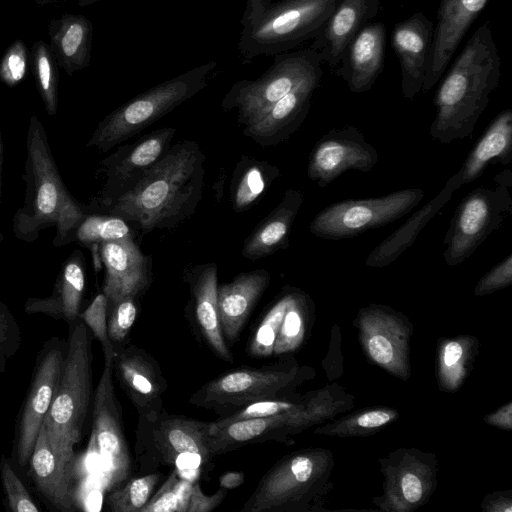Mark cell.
Wrapping results in <instances>:
<instances>
[{
  "label": "cell",
  "instance_id": "obj_1",
  "mask_svg": "<svg viewBox=\"0 0 512 512\" xmlns=\"http://www.w3.org/2000/svg\"><path fill=\"white\" fill-rule=\"evenodd\" d=\"M204 160L194 141L177 143L124 191L95 199L91 206L132 222L142 234L172 228L194 212L201 198Z\"/></svg>",
  "mask_w": 512,
  "mask_h": 512
},
{
  "label": "cell",
  "instance_id": "obj_2",
  "mask_svg": "<svg viewBox=\"0 0 512 512\" xmlns=\"http://www.w3.org/2000/svg\"><path fill=\"white\" fill-rule=\"evenodd\" d=\"M501 60L489 22L472 34L439 85L430 134L447 144L469 138L500 79Z\"/></svg>",
  "mask_w": 512,
  "mask_h": 512
},
{
  "label": "cell",
  "instance_id": "obj_3",
  "mask_svg": "<svg viewBox=\"0 0 512 512\" xmlns=\"http://www.w3.org/2000/svg\"><path fill=\"white\" fill-rule=\"evenodd\" d=\"M92 333L81 318L69 325L60 379L44 418L50 443L60 458L75 461L93 404Z\"/></svg>",
  "mask_w": 512,
  "mask_h": 512
},
{
  "label": "cell",
  "instance_id": "obj_4",
  "mask_svg": "<svg viewBox=\"0 0 512 512\" xmlns=\"http://www.w3.org/2000/svg\"><path fill=\"white\" fill-rule=\"evenodd\" d=\"M212 422L158 412L138 416L135 457L145 474L159 466H172L179 474L195 475L214 458L211 450Z\"/></svg>",
  "mask_w": 512,
  "mask_h": 512
},
{
  "label": "cell",
  "instance_id": "obj_5",
  "mask_svg": "<svg viewBox=\"0 0 512 512\" xmlns=\"http://www.w3.org/2000/svg\"><path fill=\"white\" fill-rule=\"evenodd\" d=\"M338 0H282L246 9L239 51L244 59L277 55L313 39Z\"/></svg>",
  "mask_w": 512,
  "mask_h": 512
},
{
  "label": "cell",
  "instance_id": "obj_6",
  "mask_svg": "<svg viewBox=\"0 0 512 512\" xmlns=\"http://www.w3.org/2000/svg\"><path fill=\"white\" fill-rule=\"evenodd\" d=\"M24 201L12 221L14 236L32 243L40 232L55 226L65 199L70 194L53 158L46 131L36 115L29 120L26 136Z\"/></svg>",
  "mask_w": 512,
  "mask_h": 512
},
{
  "label": "cell",
  "instance_id": "obj_7",
  "mask_svg": "<svg viewBox=\"0 0 512 512\" xmlns=\"http://www.w3.org/2000/svg\"><path fill=\"white\" fill-rule=\"evenodd\" d=\"M215 67L202 64L132 98L98 124L86 146L107 152L128 140L204 89Z\"/></svg>",
  "mask_w": 512,
  "mask_h": 512
},
{
  "label": "cell",
  "instance_id": "obj_8",
  "mask_svg": "<svg viewBox=\"0 0 512 512\" xmlns=\"http://www.w3.org/2000/svg\"><path fill=\"white\" fill-rule=\"evenodd\" d=\"M511 188L508 168L494 176L492 185L477 187L461 200L443 240L447 265L466 261L512 214Z\"/></svg>",
  "mask_w": 512,
  "mask_h": 512
},
{
  "label": "cell",
  "instance_id": "obj_9",
  "mask_svg": "<svg viewBox=\"0 0 512 512\" xmlns=\"http://www.w3.org/2000/svg\"><path fill=\"white\" fill-rule=\"evenodd\" d=\"M322 72V60L304 49L275 55L260 77L236 82L223 99L226 110L236 108L239 121L247 124L310 77Z\"/></svg>",
  "mask_w": 512,
  "mask_h": 512
},
{
  "label": "cell",
  "instance_id": "obj_10",
  "mask_svg": "<svg viewBox=\"0 0 512 512\" xmlns=\"http://www.w3.org/2000/svg\"><path fill=\"white\" fill-rule=\"evenodd\" d=\"M424 195L421 188H405L380 197L336 202L313 218L310 232L328 240L355 237L408 214Z\"/></svg>",
  "mask_w": 512,
  "mask_h": 512
},
{
  "label": "cell",
  "instance_id": "obj_11",
  "mask_svg": "<svg viewBox=\"0 0 512 512\" xmlns=\"http://www.w3.org/2000/svg\"><path fill=\"white\" fill-rule=\"evenodd\" d=\"M289 372L278 366H242L225 372L196 390L189 399L193 406L213 411L219 418L258 401L282 399Z\"/></svg>",
  "mask_w": 512,
  "mask_h": 512
},
{
  "label": "cell",
  "instance_id": "obj_12",
  "mask_svg": "<svg viewBox=\"0 0 512 512\" xmlns=\"http://www.w3.org/2000/svg\"><path fill=\"white\" fill-rule=\"evenodd\" d=\"M67 350V342L51 337L39 350L31 381L15 425L13 456L26 467L51 406Z\"/></svg>",
  "mask_w": 512,
  "mask_h": 512
},
{
  "label": "cell",
  "instance_id": "obj_13",
  "mask_svg": "<svg viewBox=\"0 0 512 512\" xmlns=\"http://www.w3.org/2000/svg\"><path fill=\"white\" fill-rule=\"evenodd\" d=\"M92 439L103 462L104 487L109 492L130 477L132 459L125 435L122 409L113 384V361L104 367L93 396Z\"/></svg>",
  "mask_w": 512,
  "mask_h": 512
},
{
  "label": "cell",
  "instance_id": "obj_14",
  "mask_svg": "<svg viewBox=\"0 0 512 512\" xmlns=\"http://www.w3.org/2000/svg\"><path fill=\"white\" fill-rule=\"evenodd\" d=\"M378 153L355 126L332 129L314 144L308 161V177L324 188L348 170L369 172Z\"/></svg>",
  "mask_w": 512,
  "mask_h": 512
},
{
  "label": "cell",
  "instance_id": "obj_15",
  "mask_svg": "<svg viewBox=\"0 0 512 512\" xmlns=\"http://www.w3.org/2000/svg\"><path fill=\"white\" fill-rule=\"evenodd\" d=\"M114 350L113 372L138 416L161 411L167 382L156 359L135 344Z\"/></svg>",
  "mask_w": 512,
  "mask_h": 512
},
{
  "label": "cell",
  "instance_id": "obj_16",
  "mask_svg": "<svg viewBox=\"0 0 512 512\" xmlns=\"http://www.w3.org/2000/svg\"><path fill=\"white\" fill-rule=\"evenodd\" d=\"M27 466L35 488L51 510H77L76 460L66 461L59 457L50 443L44 423Z\"/></svg>",
  "mask_w": 512,
  "mask_h": 512
},
{
  "label": "cell",
  "instance_id": "obj_17",
  "mask_svg": "<svg viewBox=\"0 0 512 512\" xmlns=\"http://www.w3.org/2000/svg\"><path fill=\"white\" fill-rule=\"evenodd\" d=\"M489 0H441L422 91L440 80L468 29Z\"/></svg>",
  "mask_w": 512,
  "mask_h": 512
},
{
  "label": "cell",
  "instance_id": "obj_18",
  "mask_svg": "<svg viewBox=\"0 0 512 512\" xmlns=\"http://www.w3.org/2000/svg\"><path fill=\"white\" fill-rule=\"evenodd\" d=\"M174 128H160L145 135L132 145L120 147L104 159L101 171L106 177L103 190L95 199H108L124 191L170 148Z\"/></svg>",
  "mask_w": 512,
  "mask_h": 512
},
{
  "label": "cell",
  "instance_id": "obj_19",
  "mask_svg": "<svg viewBox=\"0 0 512 512\" xmlns=\"http://www.w3.org/2000/svg\"><path fill=\"white\" fill-rule=\"evenodd\" d=\"M98 247L106 270L103 294L108 304L136 298L147 289L151 279L148 259L133 237L103 242Z\"/></svg>",
  "mask_w": 512,
  "mask_h": 512
},
{
  "label": "cell",
  "instance_id": "obj_20",
  "mask_svg": "<svg viewBox=\"0 0 512 512\" xmlns=\"http://www.w3.org/2000/svg\"><path fill=\"white\" fill-rule=\"evenodd\" d=\"M321 77L322 73L310 77L245 124L244 135L263 146L276 145L288 139L305 120Z\"/></svg>",
  "mask_w": 512,
  "mask_h": 512
},
{
  "label": "cell",
  "instance_id": "obj_21",
  "mask_svg": "<svg viewBox=\"0 0 512 512\" xmlns=\"http://www.w3.org/2000/svg\"><path fill=\"white\" fill-rule=\"evenodd\" d=\"M434 26L422 12L399 22L391 34V44L399 60L401 91L412 100L422 89L428 67Z\"/></svg>",
  "mask_w": 512,
  "mask_h": 512
},
{
  "label": "cell",
  "instance_id": "obj_22",
  "mask_svg": "<svg viewBox=\"0 0 512 512\" xmlns=\"http://www.w3.org/2000/svg\"><path fill=\"white\" fill-rule=\"evenodd\" d=\"M379 0H340L318 34L311 49L322 62L336 68L356 34L376 16Z\"/></svg>",
  "mask_w": 512,
  "mask_h": 512
},
{
  "label": "cell",
  "instance_id": "obj_23",
  "mask_svg": "<svg viewBox=\"0 0 512 512\" xmlns=\"http://www.w3.org/2000/svg\"><path fill=\"white\" fill-rule=\"evenodd\" d=\"M386 28L381 22L367 23L348 45L337 69L353 93L372 88L383 70Z\"/></svg>",
  "mask_w": 512,
  "mask_h": 512
},
{
  "label": "cell",
  "instance_id": "obj_24",
  "mask_svg": "<svg viewBox=\"0 0 512 512\" xmlns=\"http://www.w3.org/2000/svg\"><path fill=\"white\" fill-rule=\"evenodd\" d=\"M270 282L266 270L241 273L218 285L217 306L223 337L233 343Z\"/></svg>",
  "mask_w": 512,
  "mask_h": 512
},
{
  "label": "cell",
  "instance_id": "obj_25",
  "mask_svg": "<svg viewBox=\"0 0 512 512\" xmlns=\"http://www.w3.org/2000/svg\"><path fill=\"white\" fill-rule=\"evenodd\" d=\"M85 289L83 257L75 251L62 265L50 296L29 298L24 305L27 314H44L68 325L80 318Z\"/></svg>",
  "mask_w": 512,
  "mask_h": 512
},
{
  "label": "cell",
  "instance_id": "obj_26",
  "mask_svg": "<svg viewBox=\"0 0 512 512\" xmlns=\"http://www.w3.org/2000/svg\"><path fill=\"white\" fill-rule=\"evenodd\" d=\"M50 50L58 66L72 76L90 63L93 26L84 15L63 14L48 23Z\"/></svg>",
  "mask_w": 512,
  "mask_h": 512
},
{
  "label": "cell",
  "instance_id": "obj_27",
  "mask_svg": "<svg viewBox=\"0 0 512 512\" xmlns=\"http://www.w3.org/2000/svg\"><path fill=\"white\" fill-rule=\"evenodd\" d=\"M462 185L460 173L457 171L446 181L445 186L432 200L379 243L368 255L365 263L369 267L381 268L394 262L414 243L426 224L451 199L454 191Z\"/></svg>",
  "mask_w": 512,
  "mask_h": 512
},
{
  "label": "cell",
  "instance_id": "obj_28",
  "mask_svg": "<svg viewBox=\"0 0 512 512\" xmlns=\"http://www.w3.org/2000/svg\"><path fill=\"white\" fill-rule=\"evenodd\" d=\"M304 201V195L288 189L281 202L266 216L246 239L242 256L257 260L289 245L293 222Z\"/></svg>",
  "mask_w": 512,
  "mask_h": 512
},
{
  "label": "cell",
  "instance_id": "obj_29",
  "mask_svg": "<svg viewBox=\"0 0 512 512\" xmlns=\"http://www.w3.org/2000/svg\"><path fill=\"white\" fill-rule=\"evenodd\" d=\"M512 161V109L501 111L476 142L458 170L463 184L479 178L490 165Z\"/></svg>",
  "mask_w": 512,
  "mask_h": 512
},
{
  "label": "cell",
  "instance_id": "obj_30",
  "mask_svg": "<svg viewBox=\"0 0 512 512\" xmlns=\"http://www.w3.org/2000/svg\"><path fill=\"white\" fill-rule=\"evenodd\" d=\"M217 267L205 265L192 284L195 316L199 329L213 352L224 361L232 362V354L223 337L217 306Z\"/></svg>",
  "mask_w": 512,
  "mask_h": 512
},
{
  "label": "cell",
  "instance_id": "obj_31",
  "mask_svg": "<svg viewBox=\"0 0 512 512\" xmlns=\"http://www.w3.org/2000/svg\"><path fill=\"white\" fill-rule=\"evenodd\" d=\"M278 176L276 166L243 157L234 172L231 185L234 210L242 212L250 208Z\"/></svg>",
  "mask_w": 512,
  "mask_h": 512
},
{
  "label": "cell",
  "instance_id": "obj_32",
  "mask_svg": "<svg viewBox=\"0 0 512 512\" xmlns=\"http://www.w3.org/2000/svg\"><path fill=\"white\" fill-rule=\"evenodd\" d=\"M33 73L39 95L48 115L54 116L58 109V63L49 45L37 40L31 50Z\"/></svg>",
  "mask_w": 512,
  "mask_h": 512
},
{
  "label": "cell",
  "instance_id": "obj_33",
  "mask_svg": "<svg viewBox=\"0 0 512 512\" xmlns=\"http://www.w3.org/2000/svg\"><path fill=\"white\" fill-rule=\"evenodd\" d=\"M159 480L160 475L156 472L128 479L122 486L109 491L108 508L112 512H140Z\"/></svg>",
  "mask_w": 512,
  "mask_h": 512
},
{
  "label": "cell",
  "instance_id": "obj_34",
  "mask_svg": "<svg viewBox=\"0 0 512 512\" xmlns=\"http://www.w3.org/2000/svg\"><path fill=\"white\" fill-rule=\"evenodd\" d=\"M133 237L127 222L112 215L88 214L77 228L74 241L87 247L103 242Z\"/></svg>",
  "mask_w": 512,
  "mask_h": 512
},
{
  "label": "cell",
  "instance_id": "obj_35",
  "mask_svg": "<svg viewBox=\"0 0 512 512\" xmlns=\"http://www.w3.org/2000/svg\"><path fill=\"white\" fill-rule=\"evenodd\" d=\"M193 483L174 470L140 512H186Z\"/></svg>",
  "mask_w": 512,
  "mask_h": 512
},
{
  "label": "cell",
  "instance_id": "obj_36",
  "mask_svg": "<svg viewBox=\"0 0 512 512\" xmlns=\"http://www.w3.org/2000/svg\"><path fill=\"white\" fill-rule=\"evenodd\" d=\"M288 299L289 294L281 297L262 318L249 341L248 351L250 355L265 357L273 353Z\"/></svg>",
  "mask_w": 512,
  "mask_h": 512
},
{
  "label": "cell",
  "instance_id": "obj_37",
  "mask_svg": "<svg viewBox=\"0 0 512 512\" xmlns=\"http://www.w3.org/2000/svg\"><path fill=\"white\" fill-rule=\"evenodd\" d=\"M0 478L7 510L12 512H39L41 510L19 477L13 463L5 455L0 458Z\"/></svg>",
  "mask_w": 512,
  "mask_h": 512
},
{
  "label": "cell",
  "instance_id": "obj_38",
  "mask_svg": "<svg viewBox=\"0 0 512 512\" xmlns=\"http://www.w3.org/2000/svg\"><path fill=\"white\" fill-rule=\"evenodd\" d=\"M107 316L108 300L103 293L98 294L90 305L80 313V318L89 328L92 336L101 343L104 360L113 361L115 350L108 336Z\"/></svg>",
  "mask_w": 512,
  "mask_h": 512
},
{
  "label": "cell",
  "instance_id": "obj_39",
  "mask_svg": "<svg viewBox=\"0 0 512 512\" xmlns=\"http://www.w3.org/2000/svg\"><path fill=\"white\" fill-rule=\"evenodd\" d=\"M137 313L138 310L133 297H126L108 304V336L114 347L123 345L136 320Z\"/></svg>",
  "mask_w": 512,
  "mask_h": 512
},
{
  "label": "cell",
  "instance_id": "obj_40",
  "mask_svg": "<svg viewBox=\"0 0 512 512\" xmlns=\"http://www.w3.org/2000/svg\"><path fill=\"white\" fill-rule=\"evenodd\" d=\"M88 214V208L69 194L58 214L53 245L61 247L74 241L77 228Z\"/></svg>",
  "mask_w": 512,
  "mask_h": 512
},
{
  "label": "cell",
  "instance_id": "obj_41",
  "mask_svg": "<svg viewBox=\"0 0 512 512\" xmlns=\"http://www.w3.org/2000/svg\"><path fill=\"white\" fill-rule=\"evenodd\" d=\"M298 294L289 293L287 307L277 334L273 352L282 353L290 349L298 340L302 329L300 299Z\"/></svg>",
  "mask_w": 512,
  "mask_h": 512
},
{
  "label": "cell",
  "instance_id": "obj_42",
  "mask_svg": "<svg viewBox=\"0 0 512 512\" xmlns=\"http://www.w3.org/2000/svg\"><path fill=\"white\" fill-rule=\"evenodd\" d=\"M28 64V53L25 43L21 40L12 42L0 61V81L8 87H14L25 77Z\"/></svg>",
  "mask_w": 512,
  "mask_h": 512
},
{
  "label": "cell",
  "instance_id": "obj_43",
  "mask_svg": "<svg viewBox=\"0 0 512 512\" xmlns=\"http://www.w3.org/2000/svg\"><path fill=\"white\" fill-rule=\"evenodd\" d=\"M20 344L19 324L8 306L0 300V375L6 370L9 360L17 353Z\"/></svg>",
  "mask_w": 512,
  "mask_h": 512
},
{
  "label": "cell",
  "instance_id": "obj_44",
  "mask_svg": "<svg viewBox=\"0 0 512 512\" xmlns=\"http://www.w3.org/2000/svg\"><path fill=\"white\" fill-rule=\"evenodd\" d=\"M295 405L284 399H271L251 403L238 411L221 417L213 422L215 426H223L232 422L269 417L282 413H288Z\"/></svg>",
  "mask_w": 512,
  "mask_h": 512
},
{
  "label": "cell",
  "instance_id": "obj_45",
  "mask_svg": "<svg viewBox=\"0 0 512 512\" xmlns=\"http://www.w3.org/2000/svg\"><path fill=\"white\" fill-rule=\"evenodd\" d=\"M512 281V253H509L502 261L493 267L479 281L476 288L477 293L489 291L509 285Z\"/></svg>",
  "mask_w": 512,
  "mask_h": 512
},
{
  "label": "cell",
  "instance_id": "obj_46",
  "mask_svg": "<svg viewBox=\"0 0 512 512\" xmlns=\"http://www.w3.org/2000/svg\"><path fill=\"white\" fill-rule=\"evenodd\" d=\"M227 490L220 487L214 494L206 495L197 482L193 483L186 512H211L226 496Z\"/></svg>",
  "mask_w": 512,
  "mask_h": 512
},
{
  "label": "cell",
  "instance_id": "obj_47",
  "mask_svg": "<svg viewBox=\"0 0 512 512\" xmlns=\"http://www.w3.org/2000/svg\"><path fill=\"white\" fill-rule=\"evenodd\" d=\"M368 347L373 359L381 364L389 363L393 358L392 345L382 335L373 336L368 342Z\"/></svg>",
  "mask_w": 512,
  "mask_h": 512
},
{
  "label": "cell",
  "instance_id": "obj_48",
  "mask_svg": "<svg viewBox=\"0 0 512 512\" xmlns=\"http://www.w3.org/2000/svg\"><path fill=\"white\" fill-rule=\"evenodd\" d=\"M402 491L407 501L411 503L417 502L423 492L419 478L412 473L405 474L402 478Z\"/></svg>",
  "mask_w": 512,
  "mask_h": 512
},
{
  "label": "cell",
  "instance_id": "obj_49",
  "mask_svg": "<svg viewBox=\"0 0 512 512\" xmlns=\"http://www.w3.org/2000/svg\"><path fill=\"white\" fill-rule=\"evenodd\" d=\"M391 418L392 416L384 411H370L361 415L357 423L361 427L374 428L386 424Z\"/></svg>",
  "mask_w": 512,
  "mask_h": 512
},
{
  "label": "cell",
  "instance_id": "obj_50",
  "mask_svg": "<svg viewBox=\"0 0 512 512\" xmlns=\"http://www.w3.org/2000/svg\"><path fill=\"white\" fill-rule=\"evenodd\" d=\"M244 479L245 475L243 472L230 471L220 477L219 484L220 487L229 490L240 486L244 482Z\"/></svg>",
  "mask_w": 512,
  "mask_h": 512
},
{
  "label": "cell",
  "instance_id": "obj_51",
  "mask_svg": "<svg viewBox=\"0 0 512 512\" xmlns=\"http://www.w3.org/2000/svg\"><path fill=\"white\" fill-rule=\"evenodd\" d=\"M463 349L457 342L447 344L444 352V361L447 366H452L461 358Z\"/></svg>",
  "mask_w": 512,
  "mask_h": 512
},
{
  "label": "cell",
  "instance_id": "obj_52",
  "mask_svg": "<svg viewBox=\"0 0 512 512\" xmlns=\"http://www.w3.org/2000/svg\"><path fill=\"white\" fill-rule=\"evenodd\" d=\"M273 2V0H248L246 9H252Z\"/></svg>",
  "mask_w": 512,
  "mask_h": 512
},
{
  "label": "cell",
  "instance_id": "obj_53",
  "mask_svg": "<svg viewBox=\"0 0 512 512\" xmlns=\"http://www.w3.org/2000/svg\"><path fill=\"white\" fill-rule=\"evenodd\" d=\"M2 157H3V145H2V136L0 129V196H1V170H2Z\"/></svg>",
  "mask_w": 512,
  "mask_h": 512
},
{
  "label": "cell",
  "instance_id": "obj_54",
  "mask_svg": "<svg viewBox=\"0 0 512 512\" xmlns=\"http://www.w3.org/2000/svg\"><path fill=\"white\" fill-rule=\"evenodd\" d=\"M76 1L79 6L85 7V6H89V5L97 2L98 0H76Z\"/></svg>",
  "mask_w": 512,
  "mask_h": 512
},
{
  "label": "cell",
  "instance_id": "obj_55",
  "mask_svg": "<svg viewBox=\"0 0 512 512\" xmlns=\"http://www.w3.org/2000/svg\"><path fill=\"white\" fill-rule=\"evenodd\" d=\"M55 0H35V2L39 5H46V4H49V3H52L54 2Z\"/></svg>",
  "mask_w": 512,
  "mask_h": 512
},
{
  "label": "cell",
  "instance_id": "obj_56",
  "mask_svg": "<svg viewBox=\"0 0 512 512\" xmlns=\"http://www.w3.org/2000/svg\"><path fill=\"white\" fill-rule=\"evenodd\" d=\"M3 241V235L2 233L0 232V243Z\"/></svg>",
  "mask_w": 512,
  "mask_h": 512
}]
</instances>
